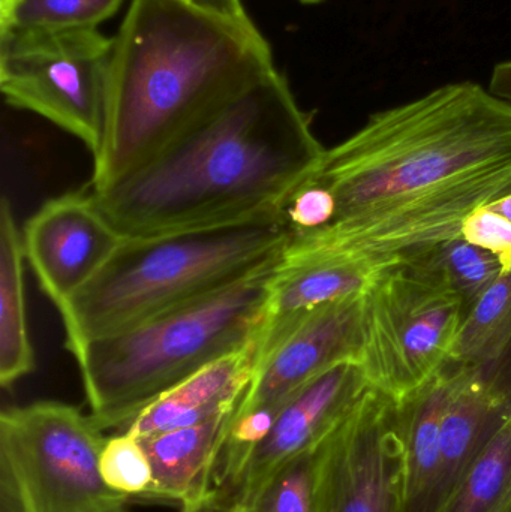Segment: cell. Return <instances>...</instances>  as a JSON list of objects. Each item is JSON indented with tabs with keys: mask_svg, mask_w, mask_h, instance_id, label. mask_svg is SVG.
Here are the masks:
<instances>
[{
	"mask_svg": "<svg viewBox=\"0 0 511 512\" xmlns=\"http://www.w3.org/2000/svg\"><path fill=\"white\" fill-rule=\"evenodd\" d=\"M308 180L329 189L335 218L291 234L282 258L407 261L511 194V104L471 81L446 84L372 114Z\"/></svg>",
	"mask_w": 511,
	"mask_h": 512,
	"instance_id": "1",
	"label": "cell"
},
{
	"mask_svg": "<svg viewBox=\"0 0 511 512\" xmlns=\"http://www.w3.org/2000/svg\"><path fill=\"white\" fill-rule=\"evenodd\" d=\"M324 152L275 69L137 170L89 191L125 239L213 227L284 209Z\"/></svg>",
	"mask_w": 511,
	"mask_h": 512,
	"instance_id": "2",
	"label": "cell"
},
{
	"mask_svg": "<svg viewBox=\"0 0 511 512\" xmlns=\"http://www.w3.org/2000/svg\"><path fill=\"white\" fill-rule=\"evenodd\" d=\"M275 69L272 48L252 20L186 0H132L113 38L104 141L90 189L137 170Z\"/></svg>",
	"mask_w": 511,
	"mask_h": 512,
	"instance_id": "3",
	"label": "cell"
},
{
	"mask_svg": "<svg viewBox=\"0 0 511 512\" xmlns=\"http://www.w3.org/2000/svg\"><path fill=\"white\" fill-rule=\"evenodd\" d=\"M290 239L282 210L125 239L92 282L60 307L66 349L74 354L90 340L234 285L278 262Z\"/></svg>",
	"mask_w": 511,
	"mask_h": 512,
	"instance_id": "4",
	"label": "cell"
},
{
	"mask_svg": "<svg viewBox=\"0 0 511 512\" xmlns=\"http://www.w3.org/2000/svg\"><path fill=\"white\" fill-rule=\"evenodd\" d=\"M278 262L215 294L80 346L72 355L99 429H126L162 394L255 345Z\"/></svg>",
	"mask_w": 511,
	"mask_h": 512,
	"instance_id": "5",
	"label": "cell"
},
{
	"mask_svg": "<svg viewBox=\"0 0 511 512\" xmlns=\"http://www.w3.org/2000/svg\"><path fill=\"white\" fill-rule=\"evenodd\" d=\"M104 430L68 403H30L0 415V512H126L99 459Z\"/></svg>",
	"mask_w": 511,
	"mask_h": 512,
	"instance_id": "6",
	"label": "cell"
},
{
	"mask_svg": "<svg viewBox=\"0 0 511 512\" xmlns=\"http://www.w3.org/2000/svg\"><path fill=\"white\" fill-rule=\"evenodd\" d=\"M465 315L461 298L422 265L387 267L363 297L356 363L369 387L398 403L425 387L452 364Z\"/></svg>",
	"mask_w": 511,
	"mask_h": 512,
	"instance_id": "7",
	"label": "cell"
},
{
	"mask_svg": "<svg viewBox=\"0 0 511 512\" xmlns=\"http://www.w3.org/2000/svg\"><path fill=\"white\" fill-rule=\"evenodd\" d=\"M113 38L98 29L0 30V90L74 135L93 158L104 141L107 71Z\"/></svg>",
	"mask_w": 511,
	"mask_h": 512,
	"instance_id": "8",
	"label": "cell"
},
{
	"mask_svg": "<svg viewBox=\"0 0 511 512\" xmlns=\"http://www.w3.org/2000/svg\"><path fill=\"white\" fill-rule=\"evenodd\" d=\"M402 501L399 405L371 388L327 439L320 512H402Z\"/></svg>",
	"mask_w": 511,
	"mask_h": 512,
	"instance_id": "9",
	"label": "cell"
},
{
	"mask_svg": "<svg viewBox=\"0 0 511 512\" xmlns=\"http://www.w3.org/2000/svg\"><path fill=\"white\" fill-rule=\"evenodd\" d=\"M123 240L89 189L48 200L23 230L27 262L57 310L92 282Z\"/></svg>",
	"mask_w": 511,
	"mask_h": 512,
	"instance_id": "10",
	"label": "cell"
},
{
	"mask_svg": "<svg viewBox=\"0 0 511 512\" xmlns=\"http://www.w3.org/2000/svg\"><path fill=\"white\" fill-rule=\"evenodd\" d=\"M371 390L356 361L330 367L288 397L272 429L243 462L234 480L216 493L219 505L246 498L267 475L323 444Z\"/></svg>",
	"mask_w": 511,
	"mask_h": 512,
	"instance_id": "11",
	"label": "cell"
},
{
	"mask_svg": "<svg viewBox=\"0 0 511 512\" xmlns=\"http://www.w3.org/2000/svg\"><path fill=\"white\" fill-rule=\"evenodd\" d=\"M363 297L339 301L312 316L279 346L255 373L237 414L269 409L282 403L312 379L344 361H357L363 330Z\"/></svg>",
	"mask_w": 511,
	"mask_h": 512,
	"instance_id": "12",
	"label": "cell"
},
{
	"mask_svg": "<svg viewBox=\"0 0 511 512\" xmlns=\"http://www.w3.org/2000/svg\"><path fill=\"white\" fill-rule=\"evenodd\" d=\"M396 262L287 261L281 256L255 342L257 370L312 316L339 301L365 295L380 274Z\"/></svg>",
	"mask_w": 511,
	"mask_h": 512,
	"instance_id": "13",
	"label": "cell"
},
{
	"mask_svg": "<svg viewBox=\"0 0 511 512\" xmlns=\"http://www.w3.org/2000/svg\"><path fill=\"white\" fill-rule=\"evenodd\" d=\"M453 366L455 385L441 426L438 511L477 457L511 420V370L506 364Z\"/></svg>",
	"mask_w": 511,
	"mask_h": 512,
	"instance_id": "14",
	"label": "cell"
},
{
	"mask_svg": "<svg viewBox=\"0 0 511 512\" xmlns=\"http://www.w3.org/2000/svg\"><path fill=\"white\" fill-rule=\"evenodd\" d=\"M255 373L257 360L255 345H252L209 364L162 394L122 432L141 439L216 420L236 411Z\"/></svg>",
	"mask_w": 511,
	"mask_h": 512,
	"instance_id": "15",
	"label": "cell"
},
{
	"mask_svg": "<svg viewBox=\"0 0 511 512\" xmlns=\"http://www.w3.org/2000/svg\"><path fill=\"white\" fill-rule=\"evenodd\" d=\"M233 414L141 438L153 472L150 489L141 501L183 508L209 496Z\"/></svg>",
	"mask_w": 511,
	"mask_h": 512,
	"instance_id": "16",
	"label": "cell"
},
{
	"mask_svg": "<svg viewBox=\"0 0 511 512\" xmlns=\"http://www.w3.org/2000/svg\"><path fill=\"white\" fill-rule=\"evenodd\" d=\"M24 243L8 198L0 204V384L11 388L35 369L24 292Z\"/></svg>",
	"mask_w": 511,
	"mask_h": 512,
	"instance_id": "17",
	"label": "cell"
},
{
	"mask_svg": "<svg viewBox=\"0 0 511 512\" xmlns=\"http://www.w3.org/2000/svg\"><path fill=\"white\" fill-rule=\"evenodd\" d=\"M511 346V268L468 310L452 364L503 366Z\"/></svg>",
	"mask_w": 511,
	"mask_h": 512,
	"instance_id": "18",
	"label": "cell"
},
{
	"mask_svg": "<svg viewBox=\"0 0 511 512\" xmlns=\"http://www.w3.org/2000/svg\"><path fill=\"white\" fill-rule=\"evenodd\" d=\"M327 439L279 466L246 498L233 504H218L219 512H320L321 472Z\"/></svg>",
	"mask_w": 511,
	"mask_h": 512,
	"instance_id": "19",
	"label": "cell"
},
{
	"mask_svg": "<svg viewBox=\"0 0 511 512\" xmlns=\"http://www.w3.org/2000/svg\"><path fill=\"white\" fill-rule=\"evenodd\" d=\"M438 512H511V420L465 472Z\"/></svg>",
	"mask_w": 511,
	"mask_h": 512,
	"instance_id": "20",
	"label": "cell"
},
{
	"mask_svg": "<svg viewBox=\"0 0 511 512\" xmlns=\"http://www.w3.org/2000/svg\"><path fill=\"white\" fill-rule=\"evenodd\" d=\"M407 261L434 273L461 298L467 313L506 271L497 255L471 245L462 236Z\"/></svg>",
	"mask_w": 511,
	"mask_h": 512,
	"instance_id": "21",
	"label": "cell"
},
{
	"mask_svg": "<svg viewBox=\"0 0 511 512\" xmlns=\"http://www.w3.org/2000/svg\"><path fill=\"white\" fill-rule=\"evenodd\" d=\"M123 0H18L5 26L29 30L98 29Z\"/></svg>",
	"mask_w": 511,
	"mask_h": 512,
	"instance_id": "22",
	"label": "cell"
},
{
	"mask_svg": "<svg viewBox=\"0 0 511 512\" xmlns=\"http://www.w3.org/2000/svg\"><path fill=\"white\" fill-rule=\"evenodd\" d=\"M105 483L128 498L143 499L153 480L152 465L140 439L119 432L105 439L99 459Z\"/></svg>",
	"mask_w": 511,
	"mask_h": 512,
	"instance_id": "23",
	"label": "cell"
},
{
	"mask_svg": "<svg viewBox=\"0 0 511 512\" xmlns=\"http://www.w3.org/2000/svg\"><path fill=\"white\" fill-rule=\"evenodd\" d=\"M282 213L293 236L314 233L335 218V198L329 189L306 180L288 198Z\"/></svg>",
	"mask_w": 511,
	"mask_h": 512,
	"instance_id": "24",
	"label": "cell"
},
{
	"mask_svg": "<svg viewBox=\"0 0 511 512\" xmlns=\"http://www.w3.org/2000/svg\"><path fill=\"white\" fill-rule=\"evenodd\" d=\"M461 236L471 245L479 246L511 268V222L488 206L474 210L462 225Z\"/></svg>",
	"mask_w": 511,
	"mask_h": 512,
	"instance_id": "25",
	"label": "cell"
},
{
	"mask_svg": "<svg viewBox=\"0 0 511 512\" xmlns=\"http://www.w3.org/2000/svg\"><path fill=\"white\" fill-rule=\"evenodd\" d=\"M204 11L237 21H251L242 0H186Z\"/></svg>",
	"mask_w": 511,
	"mask_h": 512,
	"instance_id": "26",
	"label": "cell"
},
{
	"mask_svg": "<svg viewBox=\"0 0 511 512\" xmlns=\"http://www.w3.org/2000/svg\"><path fill=\"white\" fill-rule=\"evenodd\" d=\"M489 90L511 104V60L495 66Z\"/></svg>",
	"mask_w": 511,
	"mask_h": 512,
	"instance_id": "27",
	"label": "cell"
},
{
	"mask_svg": "<svg viewBox=\"0 0 511 512\" xmlns=\"http://www.w3.org/2000/svg\"><path fill=\"white\" fill-rule=\"evenodd\" d=\"M182 512H219L218 499L216 493L212 492L201 501L194 502V504L185 505Z\"/></svg>",
	"mask_w": 511,
	"mask_h": 512,
	"instance_id": "28",
	"label": "cell"
},
{
	"mask_svg": "<svg viewBox=\"0 0 511 512\" xmlns=\"http://www.w3.org/2000/svg\"><path fill=\"white\" fill-rule=\"evenodd\" d=\"M488 207L494 210V212L500 213L501 216H504V218L509 219L511 222V194L506 195L501 200L494 201Z\"/></svg>",
	"mask_w": 511,
	"mask_h": 512,
	"instance_id": "29",
	"label": "cell"
},
{
	"mask_svg": "<svg viewBox=\"0 0 511 512\" xmlns=\"http://www.w3.org/2000/svg\"><path fill=\"white\" fill-rule=\"evenodd\" d=\"M17 2L18 0H0V27L8 23L12 9H14L15 3Z\"/></svg>",
	"mask_w": 511,
	"mask_h": 512,
	"instance_id": "30",
	"label": "cell"
},
{
	"mask_svg": "<svg viewBox=\"0 0 511 512\" xmlns=\"http://www.w3.org/2000/svg\"><path fill=\"white\" fill-rule=\"evenodd\" d=\"M302 3H308V5H315V3L323 2V0H300Z\"/></svg>",
	"mask_w": 511,
	"mask_h": 512,
	"instance_id": "31",
	"label": "cell"
},
{
	"mask_svg": "<svg viewBox=\"0 0 511 512\" xmlns=\"http://www.w3.org/2000/svg\"><path fill=\"white\" fill-rule=\"evenodd\" d=\"M126 512H128V511H126Z\"/></svg>",
	"mask_w": 511,
	"mask_h": 512,
	"instance_id": "32",
	"label": "cell"
}]
</instances>
